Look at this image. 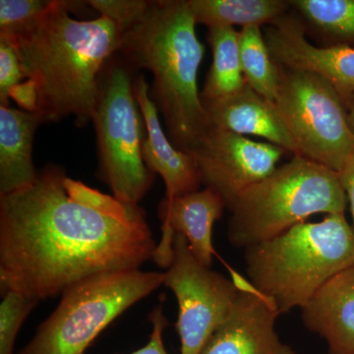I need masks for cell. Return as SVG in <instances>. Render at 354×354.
I'll list each match as a JSON object with an SVG mask.
<instances>
[{"label": "cell", "instance_id": "obj_25", "mask_svg": "<svg viewBox=\"0 0 354 354\" xmlns=\"http://www.w3.org/2000/svg\"><path fill=\"white\" fill-rule=\"evenodd\" d=\"M26 78L17 44L0 37V106H9L11 92Z\"/></svg>", "mask_w": 354, "mask_h": 354}, {"label": "cell", "instance_id": "obj_21", "mask_svg": "<svg viewBox=\"0 0 354 354\" xmlns=\"http://www.w3.org/2000/svg\"><path fill=\"white\" fill-rule=\"evenodd\" d=\"M239 44L244 80L257 94L272 104L278 94L279 66L272 60L262 28H241Z\"/></svg>", "mask_w": 354, "mask_h": 354}, {"label": "cell", "instance_id": "obj_27", "mask_svg": "<svg viewBox=\"0 0 354 354\" xmlns=\"http://www.w3.org/2000/svg\"><path fill=\"white\" fill-rule=\"evenodd\" d=\"M337 174H339L342 189L346 193L349 205H351V218H353L351 227L354 232V143L346 164L342 167L341 171L337 172Z\"/></svg>", "mask_w": 354, "mask_h": 354}, {"label": "cell", "instance_id": "obj_20", "mask_svg": "<svg viewBox=\"0 0 354 354\" xmlns=\"http://www.w3.org/2000/svg\"><path fill=\"white\" fill-rule=\"evenodd\" d=\"M239 32L234 27L208 28L213 62L203 88V108L227 99L246 85L239 57Z\"/></svg>", "mask_w": 354, "mask_h": 354}, {"label": "cell", "instance_id": "obj_28", "mask_svg": "<svg viewBox=\"0 0 354 354\" xmlns=\"http://www.w3.org/2000/svg\"><path fill=\"white\" fill-rule=\"evenodd\" d=\"M348 118L349 127H351V131H353L354 134V104L348 111Z\"/></svg>", "mask_w": 354, "mask_h": 354}, {"label": "cell", "instance_id": "obj_11", "mask_svg": "<svg viewBox=\"0 0 354 354\" xmlns=\"http://www.w3.org/2000/svg\"><path fill=\"white\" fill-rule=\"evenodd\" d=\"M264 37L276 64L322 77L334 87L348 113L354 104V48L312 44L293 11L266 28Z\"/></svg>", "mask_w": 354, "mask_h": 354}, {"label": "cell", "instance_id": "obj_6", "mask_svg": "<svg viewBox=\"0 0 354 354\" xmlns=\"http://www.w3.org/2000/svg\"><path fill=\"white\" fill-rule=\"evenodd\" d=\"M165 283V272H104L62 293L55 311L19 354H85L102 330Z\"/></svg>", "mask_w": 354, "mask_h": 354}, {"label": "cell", "instance_id": "obj_5", "mask_svg": "<svg viewBox=\"0 0 354 354\" xmlns=\"http://www.w3.org/2000/svg\"><path fill=\"white\" fill-rule=\"evenodd\" d=\"M346 206L348 197L337 172L293 156L239 195L230 209L228 241L246 249L279 236L317 214L342 215Z\"/></svg>", "mask_w": 354, "mask_h": 354}, {"label": "cell", "instance_id": "obj_10", "mask_svg": "<svg viewBox=\"0 0 354 354\" xmlns=\"http://www.w3.org/2000/svg\"><path fill=\"white\" fill-rule=\"evenodd\" d=\"M286 153L269 142L209 128L191 155L203 185L218 193L230 211L243 191L276 171Z\"/></svg>", "mask_w": 354, "mask_h": 354}, {"label": "cell", "instance_id": "obj_19", "mask_svg": "<svg viewBox=\"0 0 354 354\" xmlns=\"http://www.w3.org/2000/svg\"><path fill=\"white\" fill-rule=\"evenodd\" d=\"M295 15L319 46L354 48V0H290Z\"/></svg>", "mask_w": 354, "mask_h": 354}, {"label": "cell", "instance_id": "obj_16", "mask_svg": "<svg viewBox=\"0 0 354 354\" xmlns=\"http://www.w3.org/2000/svg\"><path fill=\"white\" fill-rule=\"evenodd\" d=\"M209 128L261 137L297 155V148L278 113L248 85L227 99L205 108Z\"/></svg>", "mask_w": 354, "mask_h": 354}, {"label": "cell", "instance_id": "obj_18", "mask_svg": "<svg viewBox=\"0 0 354 354\" xmlns=\"http://www.w3.org/2000/svg\"><path fill=\"white\" fill-rule=\"evenodd\" d=\"M196 24L208 28L272 26L292 11L290 0H187Z\"/></svg>", "mask_w": 354, "mask_h": 354}, {"label": "cell", "instance_id": "obj_14", "mask_svg": "<svg viewBox=\"0 0 354 354\" xmlns=\"http://www.w3.org/2000/svg\"><path fill=\"white\" fill-rule=\"evenodd\" d=\"M134 93L147 129L142 157L147 167L164 179L165 197H178L199 190L202 181L195 158L172 145L160 124L158 106L151 97L145 77L134 79Z\"/></svg>", "mask_w": 354, "mask_h": 354}, {"label": "cell", "instance_id": "obj_23", "mask_svg": "<svg viewBox=\"0 0 354 354\" xmlns=\"http://www.w3.org/2000/svg\"><path fill=\"white\" fill-rule=\"evenodd\" d=\"M0 304V354H14L16 337L26 318L39 300L15 290H1Z\"/></svg>", "mask_w": 354, "mask_h": 354}, {"label": "cell", "instance_id": "obj_26", "mask_svg": "<svg viewBox=\"0 0 354 354\" xmlns=\"http://www.w3.org/2000/svg\"><path fill=\"white\" fill-rule=\"evenodd\" d=\"M148 319L153 328L148 344L138 351L128 354H169L164 344V330L169 325V321L165 315L162 305H158L153 308L149 314Z\"/></svg>", "mask_w": 354, "mask_h": 354}, {"label": "cell", "instance_id": "obj_4", "mask_svg": "<svg viewBox=\"0 0 354 354\" xmlns=\"http://www.w3.org/2000/svg\"><path fill=\"white\" fill-rule=\"evenodd\" d=\"M244 258L249 283L285 314L354 267V232L344 214L326 216L248 247Z\"/></svg>", "mask_w": 354, "mask_h": 354}, {"label": "cell", "instance_id": "obj_1", "mask_svg": "<svg viewBox=\"0 0 354 354\" xmlns=\"http://www.w3.org/2000/svg\"><path fill=\"white\" fill-rule=\"evenodd\" d=\"M139 205L66 176L57 165L0 196V288L41 300L109 272L132 271L157 247Z\"/></svg>", "mask_w": 354, "mask_h": 354}, {"label": "cell", "instance_id": "obj_24", "mask_svg": "<svg viewBox=\"0 0 354 354\" xmlns=\"http://www.w3.org/2000/svg\"><path fill=\"white\" fill-rule=\"evenodd\" d=\"M100 13L118 26L121 34L130 29L145 15L151 1L148 0H90L86 1Z\"/></svg>", "mask_w": 354, "mask_h": 354}, {"label": "cell", "instance_id": "obj_15", "mask_svg": "<svg viewBox=\"0 0 354 354\" xmlns=\"http://www.w3.org/2000/svg\"><path fill=\"white\" fill-rule=\"evenodd\" d=\"M301 319L325 341L328 354H354V267L330 279L302 307Z\"/></svg>", "mask_w": 354, "mask_h": 354}, {"label": "cell", "instance_id": "obj_7", "mask_svg": "<svg viewBox=\"0 0 354 354\" xmlns=\"http://www.w3.org/2000/svg\"><path fill=\"white\" fill-rule=\"evenodd\" d=\"M131 69L122 57L114 55L109 60L100 79L92 120L99 153L97 176L115 199L136 206L152 187L156 174L142 157L144 120Z\"/></svg>", "mask_w": 354, "mask_h": 354}, {"label": "cell", "instance_id": "obj_12", "mask_svg": "<svg viewBox=\"0 0 354 354\" xmlns=\"http://www.w3.org/2000/svg\"><path fill=\"white\" fill-rule=\"evenodd\" d=\"M239 297L228 314L199 354H297L279 339L276 305L236 272Z\"/></svg>", "mask_w": 354, "mask_h": 354}, {"label": "cell", "instance_id": "obj_8", "mask_svg": "<svg viewBox=\"0 0 354 354\" xmlns=\"http://www.w3.org/2000/svg\"><path fill=\"white\" fill-rule=\"evenodd\" d=\"M279 66V90L272 106L295 143V156L339 172L354 143L344 102L322 77Z\"/></svg>", "mask_w": 354, "mask_h": 354}, {"label": "cell", "instance_id": "obj_22", "mask_svg": "<svg viewBox=\"0 0 354 354\" xmlns=\"http://www.w3.org/2000/svg\"><path fill=\"white\" fill-rule=\"evenodd\" d=\"M57 0H0V37L16 39L36 27Z\"/></svg>", "mask_w": 354, "mask_h": 354}, {"label": "cell", "instance_id": "obj_2", "mask_svg": "<svg viewBox=\"0 0 354 354\" xmlns=\"http://www.w3.org/2000/svg\"><path fill=\"white\" fill-rule=\"evenodd\" d=\"M80 2L57 0L55 7L17 44L23 70L36 95L41 123L75 116L93 120L102 72L118 53L121 32L108 18L78 21L70 16Z\"/></svg>", "mask_w": 354, "mask_h": 354}, {"label": "cell", "instance_id": "obj_13", "mask_svg": "<svg viewBox=\"0 0 354 354\" xmlns=\"http://www.w3.org/2000/svg\"><path fill=\"white\" fill-rule=\"evenodd\" d=\"M225 205L215 191L205 187L174 198L165 197L158 206L162 239L156 247L153 261L167 269L172 260L176 234H183L198 260L206 267L213 264V227L220 220Z\"/></svg>", "mask_w": 354, "mask_h": 354}, {"label": "cell", "instance_id": "obj_9", "mask_svg": "<svg viewBox=\"0 0 354 354\" xmlns=\"http://www.w3.org/2000/svg\"><path fill=\"white\" fill-rule=\"evenodd\" d=\"M164 285L172 290L178 304L176 329L181 354H199L232 311L239 286L234 279L203 265L183 234L174 236Z\"/></svg>", "mask_w": 354, "mask_h": 354}, {"label": "cell", "instance_id": "obj_17", "mask_svg": "<svg viewBox=\"0 0 354 354\" xmlns=\"http://www.w3.org/2000/svg\"><path fill=\"white\" fill-rule=\"evenodd\" d=\"M39 124L35 113L0 106V196L25 189L36 180L32 143Z\"/></svg>", "mask_w": 354, "mask_h": 354}, {"label": "cell", "instance_id": "obj_3", "mask_svg": "<svg viewBox=\"0 0 354 354\" xmlns=\"http://www.w3.org/2000/svg\"><path fill=\"white\" fill-rule=\"evenodd\" d=\"M187 0L151 1L145 15L121 34V57L153 77L150 91L172 145L191 153L209 129L198 88L205 46Z\"/></svg>", "mask_w": 354, "mask_h": 354}]
</instances>
